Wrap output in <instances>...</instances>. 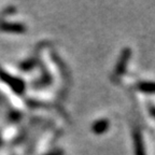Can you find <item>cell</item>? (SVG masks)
Here are the masks:
<instances>
[{"label":"cell","mask_w":155,"mask_h":155,"mask_svg":"<svg viewBox=\"0 0 155 155\" xmlns=\"http://www.w3.org/2000/svg\"><path fill=\"white\" fill-rule=\"evenodd\" d=\"M0 79L2 81H5L7 84H9L16 93H22L23 91H24L25 84L22 80H19V79H16V78L12 77V75L8 74L7 72H5V71L1 70V69H0Z\"/></svg>","instance_id":"1"},{"label":"cell","mask_w":155,"mask_h":155,"mask_svg":"<svg viewBox=\"0 0 155 155\" xmlns=\"http://www.w3.org/2000/svg\"><path fill=\"white\" fill-rule=\"evenodd\" d=\"M0 29L3 31L9 32H23L25 31V26L19 23H1L0 24Z\"/></svg>","instance_id":"2"},{"label":"cell","mask_w":155,"mask_h":155,"mask_svg":"<svg viewBox=\"0 0 155 155\" xmlns=\"http://www.w3.org/2000/svg\"><path fill=\"white\" fill-rule=\"evenodd\" d=\"M108 126H109V123L107 120H99V121H97L96 123L93 124L92 130L95 134H102L108 129Z\"/></svg>","instance_id":"3"},{"label":"cell","mask_w":155,"mask_h":155,"mask_svg":"<svg viewBox=\"0 0 155 155\" xmlns=\"http://www.w3.org/2000/svg\"><path fill=\"white\" fill-rule=\"evenodd\" d=\"M63 154H64L63 151L57 150V151H54V152H52V153H48V154H46V155H63Z\"/></svg>","instance_id":"4"}]
</instances>
